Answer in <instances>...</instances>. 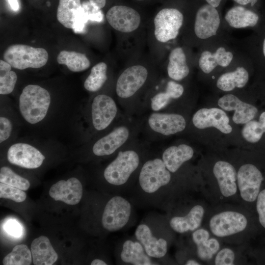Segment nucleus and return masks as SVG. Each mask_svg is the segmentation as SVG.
Returning a JSON list of instances; mask_svg holds the SVG:
<instances>
[{"label":"nucleus","instance_id":"13","mask_svg":"<svg viewBox=\"0 0 265 265\" xmlns=\"http://www.w3.org/2000/svg\"><path fill=\"white\" fill-rule=\"evenodd\" d=\"M7 158L11 163L27 169L38 168L45 159L37 148L24 143L11 145L8 150Z\"/></svg>","mask_w":265,"mask_h":265},{"label":"nucleus","instance_id":"15","mask_svg":"<svg viewBox=\"0 0 265 265\" xmlns=\"http://www.w3.org/2000/svg\"><path fill=\"white\" fill-rule=\"evenodd\" d=\"M192 122L199 129L212 127L225 134L232 131V127L229 124L228 116L223 110L218 108L199 109L193 114Z\"/></svg>","mask_w":265,"mask_h":265},{"label":"nucleus","instance_id":"38","mask_svg":"<svg viewBox=\"0 0 265 265\" xmlns=\"http://www.w3.org/2000/svg\"><path fill=\"white\" fill-rule=\"evenodd\" d=\"M235 254L230 249L225 248L221 250L217 253L215 259L216 265H234Z\"/></svg>","mask_w":265,"mask_h":265},{"label":"nucleus","instance_id":"29","mask_svg":"<svg viewBox=\"0 0 265 265\" xmlns=\"http://www.w3.org/2000/svg\"><path fill=\"white\" fill-rule=\"evenodd\" d=\"M58 63L66 65L72 72H81L88 69L90 62L86 56L74 51H62L57 57Z\"/></svg>","mask_w":265,"mask_h":265},{"label":"nucleus","instance_id":"39","mask_svg":"<svg viewBox=\"0 0 265 265\" xmlns=\"http://www.w3.org/2000/svg\"><path fill=\"white\" fill-rule=\"evenodd\" d=\"M4 229L7 234L16 238L20 237L23 232L22 225L15 219L7 220L4 225Z\"/></svg>","mask_w":265,"mask_h":265},{"label":"nucleus","instance_id":"8","mask_svg":"<svg viewBox=\"0 0 265 265\" xmlns=\"http://www.w3.org/2000/svg\"><path fill=\"white\" fill-rule=\"evenodd\" d=\"M171 173L160 157L148 159L143 161L139 169V185L146 193L156 192L170 183Z\"/></svg>","mask_w":265,"mask_h":265},{"label":"nucleus","instance_id":"23","mask_svg":"<svg viewBox=\"0 0 265 265\" xmlns=\"http://www.w3.org/2000/svg\"><path fill=\"white\" fill-rule=\"evenodd\" d=\"M204 214L203 207L196 205L186 216L172 218L169 222L170 226L174 231L180 233L194 231L200 225Z\"/></svg>","mask_w":265,"mask_h":265},{"label":"nucleus","instance_id":"40","mask_svg":"<svg viewBox=\"0 0 265 265\" xmlns=\"http://www.w3.org/2000/svg\"><path fill=\"white\" fill-rule=\"evenodd\" d=\"M12 129L11 121L6 117H0V142L1 143L10 136Z\"/></svg>","mask_w":265,"mask_h":265},{"label":"nucleus","instance_id":"7","mask_svg":"<svg viewBox=\"0 0 265 265\" xmlns=\"http://www.w3.org/2000/svg\"><path fill=\"white\" fill-rule=\"evenodd\" d=\"M3 58L12 67L19 70L28 68H39L47 63L49 55L41 48H34L23 44H15L5 51Z\"/></svg>","mask_w":265,"mask_h":265},{"label":"nucleus","instance_id":"3","mask_svg":"<svg viewBox=\"0 0 265 265\" xmlns=\"http://www.w3.org/2000/svg\"><path fill=\"white\" fill-rule=\"evenodd\" d=\"M148 76L146 67L135 65L126 69L118 77L115 91L125 114L133 116L140 112L136 95L145 84Z\"/></svg>","mask_w":265,"mask_h":265},{"label":"nucleus","instance_id":"12","mask_svg":"<svg viewBox=\"0 0 265 265\" xmlns=\"http://www.w3.org/2000/svg\"><path fill=\"white\" fill-rule=\"evenodd\" d=\"M263 176L260 170L252 164L242 165L237 173V181L241 198L253 202L258 197Z\"/></svg>","mask_w":265,"mask_h":265},{"label":"nucleus","instance_id":"11","mask_svg":"<svg viewBox=\"0 0 265 265\" xmlns=\"http://www.w3.org/2000/svg\"><path fill=\"white\" fill-rule=\"evenodd\" d=\"M247 220L240 213L227 211L214 215L210 221L212 232L216 236L223 237L240 232L245 229Z\"/></svg>","mask_w":265,"mask_h":265},{"label":"nucleus","instance_id":"30","mask_svg":"<svg viewBox=\"0 0 265 265\" xmlns=\"http://www.w3.org/2000/svg\"><path fill=\"white\" fill-rule=\"evenodd\" d=\"M81 7L80 0H59L57 20L64 27L72 29L75 17Z\"/></svg>","mask_w":265,"mask_h":265},{"label":"nucleus","instance_id":"31","mask_svg":"<svg viewBox=\"0 0 265 265\" xmlns=\"http://www.w3.org/2000/svg\"><path fill=\"white\" fill-rule=\"evenodd\" d=\"M107 66L105 62H101L95 65L84 81V88L92 92L99 91L107 80Z\"/></svg>","mask_w":265,"mask_h":265},{"label":"nucleus","instance_id":"24","mask_svg":"<svg viewBox=\"0 0 265 265\" xmlns=\"http://www.w3.org/2000/svg\"><path fill=\"white\" fill-rule=\"evenodd\" d=\"M233 58L231 52H227L223 47H219L213 53L208 51H204L199 59V66L204 73L209 74L217 66L227 67Z\"/></svg>","mask_w":265,"mask_h":265},{"label":"nucleus","instance_id":"5","mask_svg":"<svg viewBox=\"0 0 265 265\" xmlns=\"http://www.w3.org/2000/svg\"><path fill=\"white\" fill-rule=\"evenodd\" d=\"M49 92L36 84H29L19 97V106L24 119L31 124L38 123L46 117L51 104Z\"/></svg>","mask_w":265,"mask_h":265},{"label":"nucleus","instance_id":"17","mask_svg":"<svg viewBox=\"0 0 265 265\" xmlns=\"http://www.w3.org/2000/svg\"><path fill=\"white\" fill-rule=\"evenodd\" d=\"M218 106L226 111L234 110L233 121L237 124H244L252 120L258 112L254 106L241 101L233 94H226L218 101Z\"/></svg>","mask_w":265,"mask_h":265},{"label":"nucleus","instance_id":"41","mask_svg":"<svg viewBox=\"0 0 265 265\" xmlns=\"http://www.w3.org/2000/svg\"><path fill=\"white\" fill-rule=\"evenodd\" d=\"M257 199L256 208L259 221L265 228V189L259 193Z\"/></svg>","mask_w":265,"mask_h":265},{"label":"nucleus","instance_id":"19","mask_svg":"<svg viewBox=\"0 0 265 265\" xmlns=\"http://www.w3.org/2000/svg\"><path fill=\"white\" fill-rule=\"evenodd\" d=\"M135 236L143 245L149 256L154 258H160L166 254L167 241L163 238H157L154 236L151 229L147 225H139L135 231Z\"/></svg>","mask_w":265,"mask_h":265},{"label":"nucleus","instance_id":"47","mask_svg":"<svg viewBox=\"0 0 265 265\" xmlns=\"http://www.w3.org/2000/svg\"><path fill=\"white\" fill-rule=\"evenodd\" d=\"M91 265H107L104 261L100 259H95L91 263Z\"/></svg>","mask_w":265,"mask_h":265},{"label":"nucleus","instance_id":"14","mask_svg":"<svg viewBox=\"0 0 265 265\" xmlns=\"http://www.w3.org/2000/svg\"><path fill=\"white\" fill-rule=\"evenodd\" d=\"M109 24L114 29L125 33L131 32L139 27L141 17L135 9L124 5H115L106 14Z\"/></svg>","mask_w":265,"mask_h":265},{"label":"nucleus","instance_id":"45","mask_svg":"<svg viewBox=\"0 0 265 265\" xmlns=\"http://www.w3.org/2000/svg\"><path fill=\"white\" fill-rule=\"evenodd\" d=\"M8 2L13 10L17 11L19 9V5L17 0H8Z\"/></svg>","mask_w":265,"mask_h":265},{"label":"nucleus","instance_id":"34","mask_svg":"<svg viewBox=\"0 0 265 265\" xmlns=\"http://www.w3.org/2000/svg\"><path fill=\"white\" fill-rule=\"evenodd\" d=\"M11 66L4 60H0V94L7 95L14 90L17 80L15 72L11 71Z\"/></svg>","mask_w":265,"mask_h":265},{"label":"nucleus","instance_id":"4","mask_svg":"<svg viewBox=\"0 0 265 265\" xmlns=\"http://www.w3.org/2000/svg\"><path fill=\"white\" fill-rule=\"evenodd\" d=\"M186 127V121L180 114L152 111L143 118L141 132L151 141H156L181 132Z\"/></svg>","mask_w":265,"mask_h":265},{"label":"nucleus","instance_id":"28","mask_svg":"<svg viewBox=\"0 0 265 265\" xmlns=\"http://www.w3.org/2000/svg\"><path fill=\"white\" fill-rule=\"evenodd\" d=\"M249 75L242 67H238L236 70L221 75L216 82L217 87L224 91H230L236 87L242 88L247 83Z\"/></svg>","mask_w":265,"mask_h":265},{"label":"nucleus","instance_id":"44","mask_svg":"<svg viewBox=\"0 0 265 265\" xmlns=\"http://www.w3.org/2000/svg\"><path fill=\"white\" fill-rule=\"evenodd\" d=\"M235 1L240 5H246L250 3L252 6H253L258 0H234Z\"/></svg>","mask_w":265,"mask_h":265},{"label":"nucleus","instance_id":"35","mask_svg":"<svg viewBox=\"0 0 265 265\" xmlns=\"http://www.w3.org/2000/svg\"><path fill=\"white\" fill-rule=\"evenodd\" d=\"M0 182L23 190H27L30 186V183L27 180L16 174L7 166L0 168Z\"/></svg>","mask_w":265,"mask_h":265},{"label":"nucleus","instance_id":"42","mask_svg":"<svg viewBox=\"0 0 265 265\" xmlns=\"http://www.w3.org/2000/svg\"><path fill=\"white\" fill-rule=\"evenodd\" d=\"M192 237L194 242L196 244L202 241L208 239L210 235L207 230L204 229H199L193 233Z\"/></svg>","mask_w":265,"mask_h":265},{"label":"nucleus","instance_id":"32","mask_svg":"<svg viewBox=\"0 0 265 265\" xmlns=\"http://www.w3.org/2000/svg\"><path fill=\"white\" fill-rule=\"evenodd\" d=\"M265 132V111L261 114L259 121L251 120L245 124L242 130L243 137L250 143H256Z\"/></svg>","mask_w":265,"mask_h":265},{"label":"nucleus","instance_id":"2","mask_svg":"<svg viewBox=\"0 0 265 265\" xmlns=\"http://www.w3.org/2000/svg\"><path fill=\"white\" fill-rule=\"evenodd\" d=\"M147 145L137 139L119 151L104 170V177L106 182L117 186L126 184L139 171L147 153Z\"/></svg>","mask_w":265,"mask_h":265},{"label":"nucleus","instance_id":"25","mask_svg":"<svg viewBox=\"0 0 265 265\" xmlns=\"http://www.w3.org/2000/svg\"><path fill=\"white\" fill-rule=\"evenodd\" d=\"M120 257L123 262L134 265H154L139 241L126 240L122 246Z\"/></svg>","mask_w":265,"mask_h":265},{"label":"nucleus","instance_id":"49","mask_svg":"<svg viewBox=\"0 0 265 265\" xmlns=\"http://www.w3.org/2000/svg\"><path fill=\"white\" fill-rule=\"evenodd\" d=\"M263 53L264 56H265V39H264V42H263Z\"/></svg>","mask_w":265,"mask_h":265},{"label":"nucleus","instance_id":"43","mask_svg":"<svg viewBox=\"0 0 265 265\" xmlns=\"http://www.w3.org/2000/svg\"><path fill=\"white\" fill-rule=\"evenodd\" d=\"M89 2L94 7L101 9L105 6L106 0H89Z\"/></svg>","mask_w":265,"mask_h":265},{"label":"nucleus","instance_id":"16","mask_svg":"<svg viewBox=\"0 0 265 265\" xmlns=\"http://www.w3.org/2000/svg\"><path fill=\"white\" fill-rule=\"evenodd\" d=\"M220 23L216 8L207 4L197 11L194 23V32L199 38L205 39L216 34Z\"/></svg>","mask_w":265,"mask_h":265},{"label":"nucleus","instance_id":"50","mask_svg":"<svg viewBox=\"0 0 265 265\" xmlns=\"http://www.w3.org/2000/svg\"><path fill=\"white\" fill-rule=\"evenodd\" d=\"M139 0V1H141V0Z\"/></svg>","mask_w":265,"mask_h":265},{"label":"nucleus","instance_id":"27","mask_svg":"<svg viewBox=\"0 0 265 265\" xmlns=\"http://www.w3.org/2000/svg\"><path fill=\"white\" fill-rule=\"evenodd\" d=\"M167 70L168 76L175 80H181L188 76L189 69L182 48L177 47L171 51Z\"/></svg>","mask_w":265,"mask_h":265},{"label":"nucleus","instance_id":"18","mask_svg":"<svg viewBox=\"0 0 265 265\" xmlns=\"http://www.w3.org/2000/svg\"><path fill=\"white\" fill-rule=\"evenodd\" d=\"M49 195L56 201L74 205L80 201L82 195V186L77 178L72 177L67 181L60 180L50 188Z\"/></svg>","mask_w":265,"mask_h":265},{"label":"nucleus","instance_id":"20","mask_svg":"<svg viewBox=\"0 0 265 265\" xmlns=\"http://www.w3.org/2000/svg\"><path fill=\"white\" fill-rule=\"evenodd\" d=\"M213 172L224 196L229 197L236 193L237 173L231 164L225 161H218L213 166Z\"/></svg>","mask_w":265,"mask_h":265},{"label":"nucleus","instance_id":"6","mask_svg":"<svg viewBox=\"0 0 265 265\" xmlns=\"http://www.w3.org/2000/svg\"><path fill=\"white\" fill-rule=\"evenodd\" d=\"M111 96L100 94L92 100L90 106V121L92 129L100 132L113 128L124 115Z\"/></svg>","mask_w":265,"mask_h":265},{"label":"nucleus","instance_id":"37","mask_svg":"<svg viewBox=\"0 0 265 265\" xmlns=\"http://www.w3.org/2000/svg\"><path fill=\"white\" fill-rule=\"evenodd\" d=\"M26 194L23 190L13 186L0 183V197L22 202L26 199Z\"/></svg>","mask_w":265,"mask_h":265},{"label":"nucleus","instance_id":"10","mask_svg":"<svg viewBox=\"0 0 265 265\" xmlns=\"http://www.w3.org/2000/svg\"><path fill=\"white\" fill-rule=\"evenodd\" d=\"M184 20L182 13L175 8H164L154 18V34L158 41L165 43L177 37Z\"/></svg>","mask_w":265,"mask_h":265},{"label":"nucleus","instance_id":"33","mask_svg":"<svg viewBox=\"0 0 265 265\" xmlns=\"http://www.w3.org/2000/svg\"><path fill=\"white\" fill-rule=\"evenodd\" d=\"M31 251L25 244L15 246L3 259L4 265H29L32 261Z\"/></svg>","mask_w":265,"mask_h":265},{"label":"nucleus","instance_id":"22","mask_svg":"<svg viewBox=\"0 0 265 265\" xmlns=\"http://www.w3.org/2000/svg\"><path fill=\"white\" fill-rule=\"evenodd\" d=\"M30 249L35 265H52L58 259L57 253L46 236H41L33 239Z\"/></svg>","mask_w":265,"mask_h":265},{"label":"nucleus","instance_id":"48","mask_svg":"<svg viewBox=\"0 0 265 265\" xmlns=\"http://www.w3.org/2000/svg\"><path fill=\"white\" fill-rule=\"evenodd\" d=\"M186 265H199L200 264L194 260H189L186 264Z\"/></svg>","mask_w":265,"mask_h":265},{"label":"nucleus","instance_id":"26","mask_svg":"<svg viewBox=\"0 0 265 265\" xmlns=\"http://www.w3.org/2000/svg\"><path fill=\"white\" fill-rule=\"evenodd\" d=\"M228 24L234 28H240L255 26L259 20L258 15L242 6H234L225 16Z\"/></svg>","mask_w":265,"mask_h":265},{"label":"nucleus","instance_id":"9","mask_svg":"<svg viewBox=\"0 0 265 265\" xmlns=\"http://www.w3.org/2000/svg\"><path fill=\"white\" fill-rule=\"evenodd\" d=\"M130 202L120 196L111 198L105 206L102 218L104 229L109 232L118 231L128 222L131 214Z\"/></svg>","mask_w":265,"mask_h":265},{"label":"nucleus","instance_id":"36","mask_svg":"<svg viewBox=\"0 0 265 265\" xmlns=\"http://www.w3.org/2000/svg\"><path fill=\"white\" fill-rule=\"evenodd\" d=\"M198 257L202 260L211 259L219 250V242L215 238H209L196 244Z\"/></svg>","mask_w":265,"mask_h":265},{"label":"nucleus","instance_id":"1","mask_svg":"<svg viewBox=\"0 0 265 265\" xmlns=\"http://www.w3.org/2000/svg\"><path fill=\"white\" fill-rule=\"evenodd\" d=\"M143 118L124 114L108 132L98 138L92 145V154L105 157L117 154L119 151L138 139L141 132Z\"/></svg>","mask_w":265,"mask_h":265},{"label":"nucleus","instance_id":"46","mask_svg":"<svg viewBox=\"0 0 265 265\" xmlns=\"http://www.w3.org/2000/svg\"><path fill=\"white\" fill-rule=\"evenodd\" d=\"M208 4L216 8L218 7L222 0H206Z\"/></svg>","mask_w":265,"mask_h":265},{"label":"nucleus","instance_id":"21","mask_svg":"<svg viewBox=\"0 0 265 265\" xmlns=\"http://www.w3.org/2000/svg\"><path fill=\"white\" fill-rule=\"evenodd\" d=\"M194 154L193 148L186 144L172 145L165 148L161 158L167 169L171 173L177 172Z\"/></svg>","mask_w":265,"mask_h":265}]
</instances>
